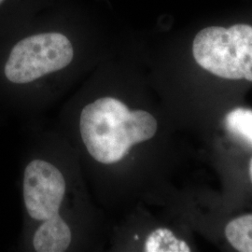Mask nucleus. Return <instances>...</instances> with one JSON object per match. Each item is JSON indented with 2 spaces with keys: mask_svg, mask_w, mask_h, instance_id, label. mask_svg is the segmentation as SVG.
<instances>
[{
  "mask_svg": "<svg viewBox=\"0 0 252 252\" xmlns=\"http://www.w3.org/2000/svg\"><path fill=\"white\" fill-rule=\"evenodd\" d=\"M81 138L91 156L111 164L123 160L132 146L153 138L157 122L144 110H130L113 97L88 104L80 118Z\"/></svg>",
  "mask_w": 252,
  "mask_h": 252,
  "instance_id": "obj_1",
  "label": "nucleus"
},
{
  "mask_svg": "<svg viewBox=\"0 0 252 252\" xmlns=\"http://www.w3.org/2000/svg\"><path fill=\"white\" fill-rule=\"evenodd\" d=\"M192 54L202 68L217 77L252 82V27L250 25L200 30L192 42Z\"/></svg>",
  "mask_w": 252,
  "mask_h": 252,
  "instance_id": "obj_2",
  "label": "nucleus"
},
{
  "mask_svg": "<svg viewBox=\"0 0 252 252\" xmlns=\"http://www.w3.org/2000/svg\"><path fill=\"white\" fill-rule=\"evenodd\" d=\"M74 58V47L62 32L46 31L18 41L4 66L12 83L26 84L67 67Z\"/></svg>",
  "mask_w": 252,
  "mask_h": 252,
  "instance_id": "obj_3",
  "label": "nucleus"
},
{
  "mask_svg": "<svg viewBox=\"0 0 252 252\" xmlns=\"http://www.w3.org/2000/svg\"><path fill=\"white\" fill-rule=\"evenodd\" d=\"M65 192L63 174L54 164L34 160L25 170L24 198L29 216L45 220L58 214Z\"/></svg>",
  "mask_w": 252,
  "mask_h": 252,
  "instance_id": "obj_4",
  "label": "nucleus"
},
{
  "mask_svg": "<svg viewBox=\"0 0 252 252\" xmlns=\"http://www.w3.org/2000/svg\"><path fill=\"white\" fill-rule=\"evenodd\" d=\"M71 243V231L59 214L43 220L33 238L37 252H65Z\"/></svg>",
  "mask_w": 252,
  "mask_h": 252,
  "instance_id": "obj_5",
  "label": "nucleus"
},
{
  "mask_svg": "<svg viewBox=\"0 0 252 252\" xmlns=\"http://www.w3.org/2000/svg\"><path fill=\"white\" fill-rule=\"evenodd\" d=\"M225 235L237 252H252V214L230 221L226 226Z\"/></svg>",
  "mask_w": 252,
  "mask_h": 252,
  "instance_id": "obj_6",
  "label": "nucleus"
},
{
  "mask_svg": "<svg viewBox=\"0 0 252 252\" xmlns=\"http://www.w3.org/2000/svg\"><path fill=\"white\" fill-rule=\"evenodd\" d=\"M146 252H189L183 240L178 239L170 230L159 228L150 234L145 243Z\"/></svg>",
  "mask_w": 252,
  "mask_h": 252,
  "instance_id": "obj_7",
  "label": "nucleus"
},
{
  "mask_svg": "<svg viewBox=\"0 0 252 252\" xmlns=\"http://www.w3.org/2000/svg\"><path fill=\"white\" fill-rule=\"evenodd\" d=\"M228 129L234 135L242 137L252 145V110L237 108L232 110L225 119Z\"/></svg>",
  "mask_w": 252,
  "mask_h": 252,
  "instance_id": "obj_8",
  "label": "nucleus"
},
{
  "mask_svg": "<svg viewBox=\"0 0 252 252\" xmlns=\"http://www.w3.org/2000/svg\"><path fill=\"white\" fill-rule=\"evenodd\" d=\"M250 176H251V180L252 181V159L251 160V163H250Z\"/></svg>",
  "mask_w": 252,
  "mask_h": 252,
  "instance_id": "obj_9",
  "label": "nucleus"
},
{
  "mask_svg": "<svg viewBox=\"0 0 252 252\" xmlns=\"http://www.w3.org/2000/svg\"><path fill=\"white\" fill-rule=\"evenodd\" d=\"M7 0H0V8L5 4V2H6Z\"/></svg>",
  "mask_w": 252,
  "mask_h": 252,
  "instance_id": "obj_10",
  "label": "nucleus"
}]
</instances>
